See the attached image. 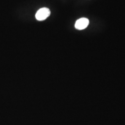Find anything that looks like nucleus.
<instances>
[{"label":"nucleus","mask_w":125,"mask_h":125,"mask_svg":"<svg viewBox=\"0 0 125 125\" xmlns=\"http://www.w3.org/2000/svg\"><path fill=\"white\" fill-rule=\"evenodd\" d=\"M51 14L50 10L46 8H43L39 9L35 15L36 19L39 21H42L48 18Z\"/></svg>","instance_id":"obj_1"},{"label":"nucleus","mask_w":125,"mask_h":125,"mask_svg":"<svg viewBox=\"0 0 125 125\" xmlns=\"http://www.w3.org/2000/svg\"><path fill=\"white\" fill-rule=\"evenodd\" d=\"M89 23V20L87 18H80L76 21L75 27L76 29L82 30L88 27Z\"/></svg>","instance_id":"obj_2"}]
</instances>
